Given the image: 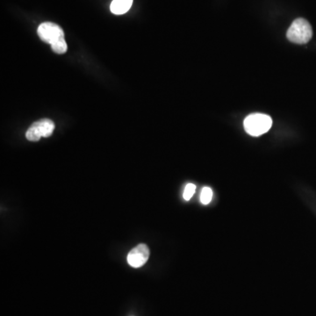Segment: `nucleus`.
<instances>
[{
  "label": "nucleus",
  "mask_w": 316,
  "mask_h": 316,
  "mask_svg": "<svg viewBox=\"0 0 316 316\" xmlns=\"http://www.w3.org/2000/svg\"><path fill=\"white\" fill-rule=\"evenodd\" d=\"M286 36L294 43H308L312 38V26L305 19H297L292 23Z\"/></svg>",
  "instance_id": "nucleus-3"
},
{
  "label": "nucleus",
  "mask_w": 316,
  "mask_h": 316,
  "mask_svg": "<svg viewBox=\"0 0 316 316\" xmlns=\"http://www.w3.org/2000/svg\"><path fill=\"white\" fill-rule=\"evenodd\" d=\"M212 199V190L209 187H204L200 193V201L203 205H208Z\"/></svg>",
  "instance_id": "nucleus-7"
},
{
  "label": "nucleus",
  "mask_w": 316,
  "mask_h": 316,
  "mask_svg": "<svg viewBox=\"0 0 316 316\" xmlns=\"http://www.w3.org/2000/svg\"><path fill=\"white\" fill-rule=\"evenodd\" d=\"M149 250L146 244H139L127 255V263L133 268H140L147 263Z\"/></svg>",
  "instance_id": "nucleus-5"
},
{
  "label": "nucleus",
  "mask_w": 316,
  "mask_h": 316,
  "mask_svg": "<svg viewBox=\"0 0 316 316\" xmlns=\"http://www.w3.org/2000/svg\"><path fill=\"white\" fill-rule=\"evenodd\" d=\"M195 190H196V186L195 185L188 184L185 188V190H184V194H183L184 199H186V200H190L191 197L194 194Z\"/></svg>",
  "instance_id": "nucleus-8"
},
{
  "label": "nucleus",
  "mask_w": 316,
  "mask_h": 316,
  "mask_svg": "<svg viewBox=\"0 0 316 316\" xmlns=\"http://www.w3.org/2000/svg\"><path fill=\"white\" fill-rule=\"evenodd\" d=\"M37 33L42 41L51 45L54 52L62 55L67 51L68 46L61 26L52 22H44L40 25Z\"/></svg>",
  "instance_id": "nucleus-1"
},
{
  "label": "nucleus",
  "mask_w": 316,
  "mask_h": 316,
  "mask_svg": "<svg viewBox=\"0 0 316 316\" xmlns=\"http://www.w3.org/2000/svg\"><path fill=\"white\" fill-rule=\"evenodd\" d=\"M244 129L252 136H260L267 133L273 126V120L264 113H253L245 118Z\"/></svg>",
  "instance_id": "nucleus-2"
},
{
  "label": "nucleus",
  "mask_w": 316,
  "mask_h": 316,
  "mask_svg": "<svg viewBox=\"0 0 316 316\" xmlns=\"http://www.w3.org/2000/svg\"><path fill=\"white\" fill-rule=\"evenodd\" d=\"M55 130V124L49 119H42L31 125L26 137L30 142H38L42 137H49Z\"/></svg>",
  "instance_id": "nucleus-4"
},
{
  "label": "nucleus",
  "mask_w": 316,
  "mask_h": 316,
  "mask_svg": "<svg viewBox=\"0 0 316 316\" xmlns=\"http://www.w3.org/2000/svg\"><path fill=\"white\" fill-rule=\"evenodd\" d=\"M133 0H113L110 10L113 14L122 15L126 13L132 6Z\"/></svg>",
  "instance_id": "nucleus-6"
}]
</instances>
